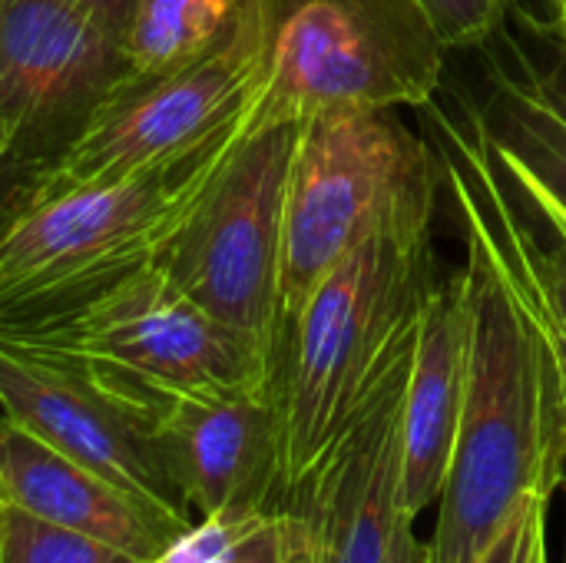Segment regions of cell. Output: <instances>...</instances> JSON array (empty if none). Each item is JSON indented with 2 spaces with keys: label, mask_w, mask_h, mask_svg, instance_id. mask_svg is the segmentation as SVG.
Listing matches in <instances>:
<instances>
[{
  "label": "cell",
  "mask_w": 566,
  "mask_h": 563,
  "mask_svg": "<svg viewBox=\"0 0 566 563\" xmlns=\"http://www.w3.org/2000/svg\"><path fill=\"white\" fill-rule=\"evenodd\" d=\"M424 110L438 123V156L458 216L481 226L537 312L566 395V206L488 139L474 113L454 119L431 103Z\"/></svg>",
  "instance_id": "11"
},
{
  "label": "cell",
  "mask_w": 566,
  "mask_h": 563,
  "mask_svg": "<svg viewBox=\"0 0 566 563\" xmlns=\"http://www.w3.org/2000/svg\"><path fill=\"white\" fill-rule=\"evenodd\" d=\"M471 113L504 156L566 206V90L547 83L531 63H494L488 100Z\"/></svg>",
  "instance_id": "16"
},
{
  "label": "cell",
  "mask_w": 566,
  "mask_h": 563,
  "mask_svg": "<svg viewBox=\"0 0 566 563\" xmlns=\"http://www.w3.org/2000/svg\"><path fill=\"white\" fill-rule=\"evenodd\" d=\"M418 319L282 511L308 524L315 563H385L401 524V415Z\"/></svg>",
  "instance_id": "10"
},
{
  "label": "cell",
  "mask_w": 566,
  "mask_h": 563,
  "mask_svg": "<svg viewBox=\"0 0 566 563\" xmlns=\"http://www.w3.org/2000/svg\"><path fill=\"white\" fill-rule=\"evenodd\" d=\"M468 239V382L428 563H474L566 478V395L551 338L478 222Z\"/></svg>",
  "instance_id": "1"
},
{
  "label": "cell",
  "mask_w": 566,
  "mask_h": 563,
  "mask_svg": "<svg viewBox=\"0 0 566 563\" xmlns=\"http://www.w3.org/2000/svg\"><path fill=\"white\" fill-rule=\"evenodd\" d=\"M0 494L56 528L76 531L139 563H159L192 528V521L139 501L70 461L7 415L0 418Z\"/></svg>",
  "instance_id": "14"
},
{
  "label": "cell",
  "mask_w": 566,
  "mask_h": 563,
  "mask_svg": "<svg viewBox=\"0 0 566 563\" xmlns=\"http://www.w3.org/2000/svg\"><path fill=\"white\" fill-rule=\"evenodd\" d=\"M245 0H136L126 27L133 76H156L206 53L242 13Z\"/></svg>",
  "instance_id": "17"
},
{
  "label": "cell",
  "mask_w": 566,
  "mask_h": 563,
  "mask_svg": "<svg viewBox=\"0 0 566 563\" xmlns=\"http://www.w3.org/2000/svg\"><path fill=\"white\" fill-rule=\"evenodd\" d=\"M13 348L70 372L146 431L179 395L272 392V348L176 292L163 269L80 322Z\"/></svg>",
  "instance_id": "5"
},
{
  "label": "cell",
  "mask_w": 566,
  "mask_h": 563,
  "mask_svg": "<svg viewBox=\"0 0 566 563\" xmlns=\"http://www.w3.org/2000/svg\"><path fill=\"white\" fill-rule=\"evenodd\" d=\"M0 408L70 461L196 524L156 438L70 372L0 342Z\"/></svg>",
  "instance_id": "13"
},
{
  "label": "cell",
  "mask_w": 566,
  "mask_h": 563,
  "mask_svg": "<svg viewBox=\"0 0 566 563\" xmlns=\"http://www.w3.org/2000/svg\"><path fill=\"white\" fill-rule=\"evenodd\" d=\"M444 53L421 0H279L262 119L424 110L441 90Z\"/></svg>",
  "instance_id": "6"
},
{
  "label": "cell",
  "mask_w": 566,
  "mask_h": 563,
  "mask_svg": "<svg viewBox=\"0 0 566 563\" xmlns=\"http://www.w3.org/2000/svg\"><path fill=\"white\" fill-rule=\"evenodd\" d=\"M275 20L279 0H245L206 53L156 76L126 73L36 192L133 176L199 149L262 96Z\"/></svg>",
  "instance_id": "7"
},
{
  "label": "cell",
  "mask_w": 566,
  "mask_h": 563,
  "mask_svg": "<svg viewBox=\"0 0 566 563\" xmlns=\"http://www.w3.org/2000/svg\"><path fill=\"white\" fill-rule=\"evenodd\" d=\"M564 53H566V50H564Z\"/></svg>",
  "instance_id": "30"
},
{
  "label": "cell",
  "mask_w": 566,
  "mask_h": 563,
  "mask_svg": "<svg viewBox=\"0 0 566 563\" xmlns=\"http://www.w3.org/2000/svg\"><path fill=\"white\" fill-rule=\"evenodd\" d=\"M285 511L196 521L159 563H282Z\"/></svg>",
  "instance_id": "18"
},
{
  "label": "cell",
  "mask_w": 566,
  "mask_h": 563,
  "mask_svg": "<svg viewBox=\"0 0 566 563\" xmlns=\"http://www.w3.org/2000/svg\"><path fill=\"white\" fill-rule=\"evenodd\" d=\"M259 123L262 96L172 163L33 192L0 232V342L46 338L159 272L176 236Z\"/></svg>",
  "instance_id": "2"
},
{
  "label": "cell",
  "mask_w": 566,
  "mask_h": 563,
  "mask_svg": "<svg viewBox=\"0 0 566 563\" xmlns=\"http://www.w3.org/2000/svg\"><path fill=\"white\" fill-rule=\"evenodd\" d=\"M566 0H551V7H554V10H557V7H564Z\"/></svg>",
  "instance_id": "27"
},
{
  "label": "cell",
  "mask_w": 566,
  "mask_h": 563,
  "mask_svg": "<svg viewBox=\"0 0 566 563\" xmlns=\"http://www.w3.org/2000/svg\"><path fill=\"white\" fill-rule=\"evenodd\" d=\"M448 50L484 46L501 33L514 0H421Z\"/></svg>",
  "instance_id": "20"
},
{
  "label": "cell",
  "mask_w": 566,
  "mask_h": 563,
  "mask_svg": "<svg viewBox=\"0 0 566 563\" xmlns=\"http://www.w3.org/2000/svg\"><path fill=\"white\" fill-rule=\"evenodd\" d=\"M441 156L395 110L322 113L302 123L282 232L279 325L355 249L431 232Z\"/></svg>",
  "instance_id": "4"
},
{
  "label": "cell",
  "mask_w": 566,
  "mask_h": 563,
  "mask_svg": "<svg viewBox=\"0 0 566 563\" xmlns=\"http://www.w3.org/2000/svg\"><path fill=\"white\" fill-rule=\"evenodd\" d=\"M43 173L27 163H0V232L27 209Z\"/></svg>",
  "instance_id": "21"
},
{
  "label": "cell",
  "mask_w": 566,
  "mask_h": 563,
  "mask_svg": "<svg viewBox=\"0 0 566 563\" xmlns=\"http://www.w3.org/2000/svg\"><path fill=\"white\" fill-rule=\"evenodd\" d=\"M119 563H139V561H129V557H126V561H119Z\"/></svg>",
  "instance_id": "29"
},
{
  "label": "cell",
  "mask_w": 566,
  "mask_h": 563,
  "mask_svg": "<svg viewBox=\"0 0 566 563\" xmlns=\"http://www.w3.org/2000/svg\"><path fill=\"white\" fill-rule=\"evenodd\" d=\"M468 382V299L464 272L431 282L411 355L401 415V514L418 518L441 498Z\"/></svg>",
  "instance_id": "15"
},
{
  "label": "cell",
  "mask_w": 566,
  "mask_h": 563,
  "mask_svg": "<svg viewBox=\"0 0 566 563\" xmlns=\"http://www.w3.org/2000/svg\"><path fill=\"white\" fill-rule=\"evenodd\" d=\"M385 563H428V548L415 538V521L401 518L395 541H391V554Z\"/></svg>",
  "instance_id": "25"
},
{
  "label": "cell",
  "mask_w": 566,
  "mask_h": 563,
  "mask_svg": "<svg viewBox=\"0 0 566 563\" xmlns=\"http://www.w3.org/2000/svg\"><path fill=\"white\" fill-rule=\"evenodd\" d=\"M554 37L564 43V50H566V3L554 10Z\"/></svg>",
  "instance_id": "26"
},
{
  "label": "cell",
  "mask_w": 566,
  "mask_h": 563,
  "mask_svg": "<svg viewBox=\"0 0 566 563\" xmlns=\"http://www.w3.org/2000/svg\"><path fill=\"white\" fill-rule=\"evenodd\" d=\"M547 504L551 498L534 494L517 521H521V534H517V551L511 563H547Z\"/></svg>",
  "instance_id": "22"
},
{
  "label": "cell",
  "mask_w": 566,
  "mask_h": 563,
  "mask_svg": "<svg viewBox=\"0 0 566 563\" xmlns=\"http://www.w3.org/2000/svg\"><path fill=\"white\" fill-rule=\"evenodd\" d=\"M564 488H566V478H564ZM564 563H566V538H564Z\"/></svg>",
  "instance_id": "28"
},
{
  "label": "cell",
  "mask_w": 566,
  "mask_h": 563,
  "mask_svg": "<svg viewBox=\"0 0 566 563\" xmlns=\"http://www.w3.org/2000/svg\"><path fill=\"white\" fill-rule=\"evenodd\" d=\"M129 73L126 46L73 0H0V163L46 173Z\"/></svg>",
  "instance_id": "9"
},
{
  "label": "cell",
  "mask_w": 566,
  "mask_h": 563,
  "mask_svg": "<svg viewBox=\"0 0 566 563\" xmlns=\"http://www.w3.org/2000/svg\"><path fill=\"white\" fill-rule=\"evenodd\" d=\"M149 435L199 521L282 511V435L269 388L179 395L156 411Z\"/></svg>",
  "instance_id": "12"
},
{
  "label": "cell",
  "mask_w": 566,
  "mask_h": 563,
  "mask_svg": "<svg viewBox=\"0 0 566 563\" xmlns=\"http://www.w3.org/2000/svg\"><path fill=\"white\" fill-rule=\"evenodd\" d=\"M119 551L56 528L0 494V563H119Z\"/></svg>",
  "instance_id": "19"
},
{
  "label": "cell",
  "mask_w": 566,
  "mask_h": 563,
  "mask_svg": "<svg viewBox=\"0 0 566 563\" xmlns=\"http://www.w3.org/2000/svg\"><path fill=\"white\" fill-rule=\"evenodd\" d=\"M73 3H80L90 17H96L113 37L126 40V27H129L136 0H73Z\"/></svg>",
  "instance_id": "23"
},
{
  "label": "cell",
  "mask_w": 566,
  "mask_h": 563,
  "mask_svg": "<svg viewBox=\"0 0 566 563\" xmlns=\"http://www.w3.org/2000/svg\"><path fill=\"white\" fill-rule=\"evenodd\" d=\"M282 563H315V544L308 534V524L298 514L285 511V548H282Z\"/></svg>",
  "instance_id": "24"
},
{
  "label": "cell",
  "mask_w": 566,
  "mask_h": 563,
  "mask_svg": "<svg viewBox=\"0 0 566 563\" xmlns=\"http://www.w3.org/2000/svg\"><path fill=\"white\" fill-rule=\"evenodd\" d=\"M302 123H259L176 236L163 275L235 332L275 348L285 196Z\"/></svg>",
  "instance_id": "8"
},
{
  "label": "cell",
  "mask_w": 566,
  "mask_h": 563,
  "mask_svg": "<svg viewBox=\"0 0 566 563\" xmlns=\"http://www.w3.org/2000/svg\"><path fill=\"white\" fill-rule=\"evenodd\" d=\"M434 279L431 232L385 236L345 256L279 325L272 402L282 435V508L355 415Z\"/></svg>",
  "instance_id": "3"
}]
</instances>
